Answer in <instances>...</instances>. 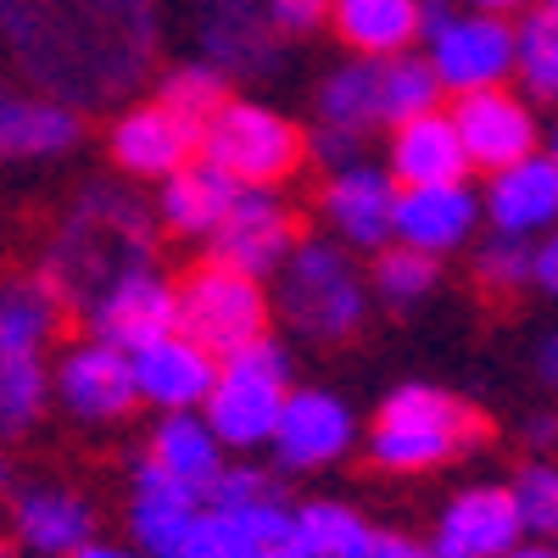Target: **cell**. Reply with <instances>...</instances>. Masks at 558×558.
<instances>
[{"mask_svg": "<svg viewBox=\"0 0 558 558\" xmlns=\"http://www.w3.org/2000/svg\"><path fill=\"white\" fill-rule=\"evenodd\" d=\"M536 375H542V386L553 391V380H558V336H553V330L536 341Z\"/></svg>", "mask_w": 558, "mask_h": 558, "instance_id": "43", "label": "cell"}, {"mask_svg": "<svg viewBox=\"0 0 558 558\" xmlns=\"http://www.w3.org/2000/svg\"><path fill=\"white\" fill-rule=\"evenodd\" d=\"M84 140V112L0 78V162H51Z\"/></svg>", "mask_w": 558, "mask_h": 558, "instance_id": "22", "label": "cell"}, {"mask_svg": "<svg viewBox=\"0 0 558 558\" xmlns=\"http://www.w3.org/2000/svg\"><path fill=\"white\" fill-rule=\"evenodd\" d=\"M502 492H508V502H514L520 531L531 542H547L558 531V470H553V458H525Z\"/></svg>", "mask_w": 558, "mask_h": 558, "instance_id": "36", "label": "cell"}, {"mask_svg": "<svg viewBox=\"0 0 558 558\" xmlns=\"http://www.w3.org/2000/svg\"><path fill=\"white\" fill-rule=\"evenodd\" d=\"M363 279H368V291H375L380 302H391V307H418V302L441 286V263L391 241V246L375 252V268H363Z\"/></svg>", "mask_w": 558, "mask_h": 558, "instance_id": "34", "label": "cell"}, {"mask_svg": "<svg viewBox=\"0 0 558 558\" xmlns=\"http://www.w3.org/2000/svg\"><path fill=\"white\" fill-rule=\"evenodd\" d=\"M73 558H151V553H140V547H118V542H101V536H96V542H84Z\"/></svg>", "mask_w": 558, "mask_h": 558, "instance_id": "44", "label": "cell"}, {"mask_svg": "<svg viewBox=\"0 0 558 558\" xmlns=\"http://www.w3.org/2000/svg\"><path fill=\"white\" fill-rule=\"evenodd\" d=\"M463 12H492V17H514V12H525L531 0H458Z\"/></svg>", "mask_w": 558, "mask_h": 558, "instance_id": "46", "label": "cell"}, {"mask_svg": "<svg viewBox=\"0 0 558 558\" xmlns=\"http://www.w3.org/2000/svg\"><path fill=\"white\" fill-rule=\"evenodd\" d=\"M502 558H558V553H553V542H531V536H525V542L508 547Z\"/></svg>", "mask_w": 558, "mask_h": 558, "instance_id": "47", "label": "cell"}, {"mask_svg": "<svg viewBox=\"0 0 558 558\" xmlns=\"http://www.w3.org/2000/svg\"><path fill=\"white\" fill-rule=\"evenodd\" d=\"M313 112L324 129H347L368 140V129H380V62L347 57L341 68H330L313 96Z\"/></svg>", "mask_w": 558, "mask_h": 558, "instance_id": "29", "label": "cell"}, {"mask_svg": "<svg viewBox=\"0 0 558 558\" xmlns=\"http://www.w3.org/2000/svg\"><path fill=\"white\" fill-rule=\"evenodd\" d=\"M481 218L492 223V235H514V241H536L558 218V162L553 151H531L520 162H508L486 179L481 196Z\"/></svg>", "mask_w": 558, "mask_h": 558, "instance_id": "20", "label": "cell"}, {"mask_svg": "<svg viewBox=\"0 0 558 558\" xmlns=\"http://www.w3.org/2000/svg\"><path fill=\"white\" fill-rule=\"evenodd\" d=\"M368 520L357 514L352 502H336V497H313V502H291V525H286V547L302 553V558H341L357 531Z\"/></svg>", "mask_w": 558, "mask_h": 558, "instance_id": "31", "label": "cell"}, {"mask_svg": "<svg viewBox=\"0 0 558 558\" xmlns=\"http://www.w3.org/2000/svg\"><path fill=\"white\" fill-rule=\"evenodd\" d=\"M486 436L492 425L475 402H463L447 386L408 380L380 402L375 425H368V463L386 475H430L441 463L475 452Z\"/></svg>", "mask_w": 558, "mask_h": 558, "instance_id": "3", "label": "cell"}, {"mask_svg": "<svg viewBox=\"0 0 558 558\" xmlns=\"http://www.w3.org/2000/svg\"><path fill=\"white\" fill-rule=\"evenodd\" d=\"M452 129H458V146H463V162L470 168H508V162H520L531 151L547 146V129L536 118V107L525 96H514L508 84L497 89H470V96H452L447 107Z\"/></svg>", "mask_w": 558, "mask_h": 558, "instance_id": "10", "label": "cell"}, {"mask_svg": "<svg viewBox=\"0 0 558 558\" xmlns=\"http://www.w3.org/2000/svg\"><path fill=\"white\" fill-rule=\"evenodd\" d=\"M296 241H302L296 235V213L279 202V191H241L235 202H229V213L218 218V229L207 235V257L241 268V274H252V279L268 286Z\"/></svg>", "mask_w": 558, "mask_h": 558, "instance_id": "12", "label": "cell"}, {"mask_svg": "<svg viewBox=\"0 0 558 558\" xmlns=\"http://www.w3.org/2000/svg\"><path fill=\"white\" fill-rule=\"evenodd\" d=\"M129 375H134V402H146L157 413H196L213 391L218 357L207 347H196L191 336L168 330L129 352Z\"/></svg>", "mask_w": 558, "mask_h": 558, "instance_id": "18", "label": "cell"}, {"mask_svg": "<svg viewBox=\"0 0 558 558\" xmlns=\"http://www.w3.org/2000/svg\"><path fill=\"white\" fill-rule=\"evenodd\" d=\"M531 291H542V296L558 291V241H553V229L531 241Z\"/></svg>", "mask_w": 558, "mask_h": 558, "instance_id": "42", "label": "cell"}, {"mask_svg": "<svg viewBox=\"0 0 558 558\" xmlns=\"http://www.w3.org/2000/svg\"><path fill=\"white\" fill-rule=\"evenodd\" d=\"M263 12L274 23V34H313L330 12V0H263Z\"/></svg>", "mask_w": 558, "mask_h": 558, "instance_id": "41", "label": "cell"}, {"mask_svg": "<svg viewBox=\"0 0 558 558\" xmlns=\"http://www.w3.org/2000/svg\"><path fill=\"white\" fill-rule=\"evenodd\" d=\"M481 235V191H470V179L452 184H408L391 202V241L425 257H452Z\"/></svg>", "mask_w": 558, "mask_h": 558, "instance_id": "14", "label": "cell"}, {"mask_svg": "<svg viewBox=\"0 0 558 558\" xmlns=\"http://www.w3.org/2000/svg\"><path fill=\"white\" fill-rule=\"evenodd\" d=\"M341 558H430V547H425V536H408L391 525H363Z\"/></svg>", "mask_w": 558, "mask_h": 558, "instance_id": "39", "label": "cell"}, {"mask_svg": "<svg viewBox=\"0 0 558 558\" xmlns=\"http://www.w3.org/2000/svg\"><path fill=\"white\" fill-rule=\"evenodd\" d=\"M257 558H302V553H291V547H286V542H279V547H263V553H257Z\"/></svg>", "mask_w": 558, "mask_h": 558, "instance_id": "49", "label": "cell"}, {"mask_svg": "<svg viewBox=\"0 0 558 558\" xmlns=\"http://www.w3.org/2000/svg\"><path fill=\"white\" fill-rule=\"evenodd\" d=\"M391 202H397V184L375 162H347L318 191V213L330 223V241H341L347 252L391 246Z\"/></svg>", "mask_w": 558, "mask_h": 558, "instance_id": "19", "label": "cell"}, {"mask_svg": "<svg viewBox=\"0 0 558 558\" xmlns=\"http://www.w3.org/2000/svg\"><path fill=\"white\" fill-rule=\"evenodd\" d=\"M525 441L536 447V458H547V447H553V413L542 408L536 418H531V425H525Z\"/></svg>", "mask_w": 558, "mask_h": 558, "instance_id": "45", "label": "cell"}, {"mask_svg": "<svg viewBox=\"0 0 558 558\" xmlns=\"http://www.w3.org/2000/svg\"><path fill=\"white\" fill-rule=\"evenodd\" d=\"M268 318H274L268 286L241 268H229V263L202 257L173 286V330L191 336L196 347H207L213 357L268 336Z\"/></svg>", "mask_w": 558, "mask_h": 558, "instance_id": "7", "label": "cell"}, {"mask_svg": "<svg viewBox=\"0 0 558 558\" xmlns=\"http://www.w3.org/2000/svg\"><path fill=\"white\" fill-rule=\"evenodd\" d=\"M51 397L78 418V425H118L129 418L140 402H134V375H129V352L84 336L73 341L57 368H51Z\"/></svg>", "mask_w": 558, "mask_h": 558, "instance_id": "15", "label": "cell"}, {"mask_svg": "<svg viewBox=\"0 0 558 558\" xmlns=\"http://www.w3.org/2000/svg\"><path fill=\"white\" fill-rule=\"evenodd\" d=\"M196 45L223 78H268L279 68V34L263 0H196Z\"/></svg>", "mask_w": 558, "mask_h": 558, "instance_id": "16", "label": "cell"}, {"mask_svg": "<svg viewBox=\"0 0 558 558\" xmlns=\"http://www.w3.org/2000/svg\"><path fill=\"white\" fill-rule=\"evenodd\" d=\"M12 486H17V463H12V452H7V447H0V497H7Z\"/></svg>", "mask_w": 558, "mask_h": 558, "instance_id": "48", "label": "cell"}, {"mask_svg": "<svg viewBox=\"0 0 558 558\" xmlns=\"http://www.w3.org/2000/svg\"><path fill=\"white\" fill-rule=\"evenodd\" d=\"M386 173H391L397 191H408V184H452V179H470V162H463V146H458V129H452L447 107L418 112V118H408V123H391Z\"/></svg>", "mask_w": 558, "mask_h": 558, "instance_id": "24", "label": "cell"}, {"mask_svg": "<svg viewBox=\"0 0 558 558\" xmlns=\"http://www.w3.org/2000/svg\"><path fill=\"white\" fill-rule=\"evenodd\" d=\"M235 196H241V184H235V179L218 173V168H213V162H202V157H191L179 173H168V179H162V196H157V213H151V218L168 229V235L207 241Z\"/></svg>", "mask_w": 558, "mask_h": 558, "instance_id": "25", "label": "cell"}, {"mask_svg": "<svg viewBox=\"0 0 558 558\" xmlns=\"http://www.w3.org/2000/svg\"><path fill=\"white\" fill-rule=\"evenodd\" d=\"M418 45H425V62L441 84V96H470V89H497L514 78V17L458 7Z\"/></svg>", "mask_w": 558, "mask_h": 558, "instance_id": "8", "label": "cell"}, {"mask_svg": "<svg viewBox=\"0 0 558 558\" xmlns=\"http://www.w3.org/2000/svg\"><path fill=\"white\" fill-rule=\"evenodd\" d=\"M162 0H0V57L73 112L118 107L157 73Z\"/></svg>", "mask_w": 558, "mask_h": 558, "instance_id": "1", "label": "cell"}, {"mask_svg": "<svg viewBox=\"0 0 558 558\" xmlns=\"http://www.w3.org/2000/svg\"><path fill=\"white\" fill-rule=\"evenodd\" d=\"M51 408V368L45 357H0V441L28 436Z\"/></svg>", "mask_w": 558, "mask_h": 558, "instance_id": "32", "label": "cell"}, {"mask_svg": "<svg viewBox=\"0 0 558 558\" xmlns=\"http://www.w3.org/2000/svg\"><path fill=\"white\" fill-rule=\"evenodd\" d=\"M514 78L525 101L547 107L558 96V7H525L514 23Z\"/></svg>", "mask_w": 558, "mask_h": 558, "instance_id": "30", "label": "cell"}, {"mask_svg": "<svg viewBox=\"0 0 558 558\" xmlns=\"http://www.w3.org/2000/svg\"><path fill=\"white\" fill-rule=\"evenodd\" d=\"M336 39L352 57H402L418 45V0H330Z\"/></svg>", "mask_w": 558, "mask_h": 558, "instance_id": "26", "label": "cell"}, {"mask_svg": "<svg viewBox=\"0 0 558 558\" xmlns=\"http://www.w3.org/2000/svg\"><path fill=\"white\" fill-rule=\"evenodd\" d=\"M134 263H157L151 207L140 202L129 184L96 179V184H84L78 202L68 207V218L57 223V235H51V246H45L34 274L73 313L96 296L112 274H123Z\"/></svg>", "mask_w": 558, "mask_h": 558, "instance_id": "2", "label": "cell"}, {"mask_svg": "<svg viewBox=\"0 0 558 558\" xmlns=\"http://www.w3.org/2000/svg\"><path fill=\"white\" fill-rule=\"evenodd\" d=\"M173 558H257L235 531H229L223 514H213V508L202 502V514L191 520V531H184V542L173 547Z\"/></svg>", "mask_w": 558, "mask_h": 558, "instance_id": "38", "label": "cell"}, {"mask_svg": "<svg viewBox=\"0 0 558 558\" xmlns=\"http://www.w3.org/2000/svg\"><path fill=\"white\" fill-rule=\"evenodd\" d=\"M514 542H525L520 514H514V502H508V492L492 486V481L458 486L441 502L436 531L425 536L430 558H502Z\"/></svg>", "mask_w": 558, "mask_h": 558, "instance_id": "17", "label": "cell"}, {"mask_svg": "<svg viewBox=\"0 0 558 558\" xmlns=\"http://www.w3.org/2000/svg\"><path fill=\"white\" fill-rule=\"evenodd\" d=\"M357 447V418L352 408L324 391V386H291L286 402H279V418L268 430V452L286 475H313L330 470Z\"/></svg>", "mask_w": 558, "mask_h": 558, "instance_id": "9", "label": "cell"}, {"mask_svg": "<svg viewBox=\"0 0 558 558\" xmlns=\"http://www.w3.org/2000/svg\"><path fill=\"white\" fill-rule=\"evenodd\" d=\"M475 279L486 296H525L531 291V241L486 235L475 246Z\"/></svg>", "mask_w": 558, "mask_h": 558, "instance_id": "37", "label": "cell"}, {"mask_svg": "<svg viewBox=\"0 0 558 558\" xmlns=\"http://www.w3.org/2000/svg\"><path fill=\"white\" fill-rule=\"evenodd\" d=\"M436 107H441V84H436L425 57L418 51L380 57V129L408 123L418 112H436Z\"/></svg>", "mask_w": 558, "mask_h": 558, "instance_id": "33", "label": "cell"}, {"mask_svg": "<svg viewBox=\"0 0 558 558\" xmlns=\"http://www.w3.org/2000/svg\"><path fill=\"white\" fill-rule=\"evenodd\" d=\"M223 452L229 447L207 430L202 413H162L151 441H146V463H151V470H162L168 481L191 486V492H207L213 486V475L229 463Z\"/></svg>", "mask_w": 558, "mask_h": 558, "instance_id": "28", "label": "cell"}, {"mask_svg": "<svg viewBox=\"0 0 558 558\" xmlns=\"http://www.w3.org/2000/svg\"><path fill=\"white\" fill-rule=\"evenodd\" d=\"M302 151H307L324 173H336V168H347V162H363V134L313 123V134H302Z\"/></svg>", "mask_w": 558, "mask_h": 558, "instance_id": "40", "label": "cell"}, {"mask_svg": "<svg viewBox=\"0 0 558 558\" xmlns=\"http://www.w3.org/2000/svg\"><path fill=\"white\" fill-rule=\"evenodd\" d=\"M286 391H291V352L279 347L274 336H257V341L218 357L213 391H207V402L196 413L207 418V430L223 447L252 452V447H268V430L279 418Z\"/></svg>", "mask_w": 558, "mask_h": 558, "instance_id": "5", "label": "cell"}, {"mask_svg": "<svg viewBox=\"0 0 558 558\" xmlns=\"http://www.w3.org/2000/svg\"><path fill=\"white\" fill-rule=\"evenodd\" d=\"M196 123H184L179 112H168L162 101H140L123 107L107 129V151L129 179H168L196 157Z\"/></svg>", "mask_w": 558, "mask_h": 558, "instance_id": "21", "label": "cell"}, {"mask_svg": "<svg viewBox=\"0 0 558 558\" xmlns=\"http://www.w3.org/2000/svg\"><path fill=\"white\" fill-rule=\"evenodd\" d=\"M196 157L229 173L241 191H279L302 168V129L263 101H235L229 96L196 134Z\"/></svg>", "mask_w": 558, "mask_h": 558, "instance_id": "6", "label": "cell"}, {"mask_svg": "<svg viewBox=\"0 0 558 558\" xmlns=\"http://www.w3.org/2000/svg\"><path fill=\"white\" fill-rule=\"evenodd\" d=\"M78 313H84L96 341L134 352V347H146V341L173 330V279L157 263H134V268L112 274Z\"/></svg>", "mask_w": 558, "mask_h": 558, "instance_id": "11", "label": "cell"}, {"mask_svg": "<svg viewBox=\"0 0 558 558\" xmlns=\"http://www.w3.org/2000/svg\"><path fill=\"white\" fill-rule=\"evenodd\" d=\"M196 514H202V492L168 481L146 458L134 463V475H129V547L151 553V558H173V547L184 542Z\"/></svg>", "mask_w": 558, "mask_h": 558, "instance_id": "23", "label": "cell"}, {"mask_svg": "<svg viewBox=\"0 0 558 558\" xmlns=\"http://www.w3.org/2000/svg\"><path fill=\"white\" fill-rule=\"evenodd\" d=\"M7 536L23 558H73L84 542H96V508L73 486L17 481L7 492Z\"/></svg>", "mask_w": 558, "mask_h": 558, "instance_id": "13", "label": "cell"}, {"mask_svg": "<svg viewBox=\"0 0 558 558\" xmlns=\"http://www.w3.org/2000/svg\"><path fill=\"white\" fill-rule=\"evenodd\" d=\"M62 302L39 274L0 279V357H45L62 330Z\"/></svg>", "mask_w": 558, "mask_h": 558, "instance_id": "27", "label": "cell"}, {"mask_svg": "<svg viewBox=\"0 0 558 558\" xmlns=\"http://www.w3.org/2000/svg\"><path fill=\"white\" fill-rule=\"evenodd\" d=\"M0 558H23V553H17V542H12V536H0Z\"/></svg>", "mask_w": 558, "mask_h": 558, "instance_id": "50", "label": "cell"}, {"mask_svg": "<svg viewBox=\"0 0 558 558\" xmlns=\"http://www.w3.org/2000/svg\"><path fill=\"white\" fill-rule=\"evenodd\" d=\"M151 101H162L168 112H179L184 123H207L223 101H229V78L213 68V62H173V68H162L157 73V96Z\"/></svg>", "mask_w": 558, "mask_h": 558, "instance_id": "35", "label": "cell"}, {"mask_svg": "<svg viewBox=\"0 0 558 558\" xmlns=\"http://www.w3.org/2000/svg\"><path fill=\"white\" fill-rule=\"evenodd\" d=\"M274 279H279V296H268V302L302 341L341 347L363 330L368 279H363V268L352 263V252L341 241H324V235L296 241Z\"/></svg>", "mask_w": 558, "mask_h": 558, "instance_id": "4", "label": "cell"}]
</instances>
